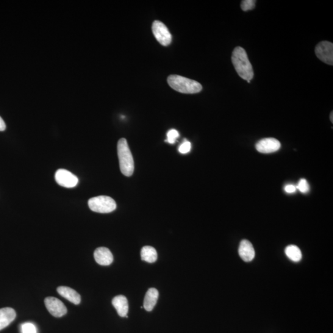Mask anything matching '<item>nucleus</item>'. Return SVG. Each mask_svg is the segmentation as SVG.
I'll use <instances>...</instances> for the list:
<instances>
[{
    "label": "nucleus",
    "mask_w": 333,
    "mask_h": 333,
    "mask_svg": "<svg viewBox=\"0 0 333 333\" xmlns=\"http://www.w3.org/2000/svg\"><path fill=\"white\" fill-rule=\"evenodd\" d=\"M44 304L49 312L54 317H61L68 312V309L63 302L54 297L46 298L44 299Z\"/></svg>",
    "instance_id": "6e6552de"
},
{
    "label": "nucleus",
    "mask_w": 333,
    "mask_h": 333,
    "mask_svg": "<svg viewBox=\"0 0 333 333\" xmlns=\"http://www.w3.org/2000/svg\"><path fill=\"white\" fill-rule=\"evenodd\" d=\"M141 258L146 262H155L157 259L156 250L152 246H144L141 251Z\"/></svg>",
    "instance_id": "dca6fc26"
},
{
    "label": "nucleus",
    "mask_w": 333,
    "mask_h": 333,
    "mask_svg": "<svg viewBox=\"0 0 333 333\" xmlns=\"http://www.w3.org/2000/svg\"><path fill=\"white\" fill-rule=\"evenodd\" d=\"M152 30L155 38L162 45L166 46L171 43V33L168 28L162 22L155 21L152 24Z\"/></svg>",
    "instance_id": "39448f33"
},
{
    "label": "nucleus",
    "mask_w": 333,
    "mask_h": 333,
    "mask_svg": "<svg viewBox=\"0 0 333 333\" xmlns=\"http://www.w3.org/2000/svg\"><path fill=\"white\" fill-rule=\"evenodd\" d=\"M6 128H7V126H6V124L5 123V122L4 120H3V119L0 117V131H4L5 130Z\"/></svg>",
    "instance_id": "b1692460"
},
{
    "label": "nucleus",
    "mask_w": 333,
    "mask_h": 333,
    "mask_svg": "<svg viewBox=\"0 0 333 333\" xmlns=\"http://www.w3.org/2000/svg\"><path fill=\"white\" fill-rule=\"evenodd\" d=\"M330 120L331 121V122L332 123L333 122V119H332V112L331 113V115H330Z\"/></svg>",
    "instance_id": "393cba45"
},
{
    "label": "nucleus",
    "mask_w": 333,
    "mask_h": 333,
    "mask_svg": "<svg viewBox=\"0 0 333 333\" xmlns=\"http://www.w3.org/2000/svg\"><path fill=\"white\" fill-rule=\"evenodd\" d=\"M255 1L254 0H244L241 2V8L244 11H248L254 9Z\"/></svg>",
    "instance_id": "412c9836"
},
{
    "label": "nucleus",
    "mask_w": 333,
    "mask_h": 333,
    "mask_svg": "<svg viewBox=\"0 0 333 333\" xmlns=\"http://www.w3.org/2000/svg\"><path fill=\"white\" fill-rule=\"evenodd\" d=\"M16 317V313L12 308L6 307L0 309V331L10 325Z\"/></svg>",
    "instance_id": "ddd939ff"
},
{
    "label": "nucleus",
    "mask_w": 333,
    "mask_h": 333,
    "mask_svg": "<svg viewBox=\"0 0 333 333\" xmlns=\"http://www.w3.org/2000/svg\"><path fill=\"white\" fill-rule=\"evenodd\" d=\"M88 204L93 212L101 213L112 212L117 207L115 200L107 196L94 197L89 199Z\"/></svg>",
    "instance_id": "20e7f679"
},
{
    "label": "nucleus",
    "mask_w": 333,
    "mask_h": 333,
    "mask_svg": "<svg viewBox=\"0 0 333 333\" xmlns=\"http://www.w3.org/2000/svg\"><path fill=\"white\" fill-rule=\"evenodd\" d=\"M297 190L296 186L293 185H288L285 186V191L288 193H295Z\"/></svg>",
    "instance_id": "5701e85b"
},
{
    "label": "nucleus",
    "mask_w": 333,
    "mask_h": 333,
    "mask_svg": "<svg viewBox=\"0 0 333 333\" xmlns=\"http://www.w3.org/2000/svg\"><path fill=\"white\" fill-rule=\"evenodd\" d=\"M22 333H37V328L32 323H25L21 325Z\"/></svg>",
    "instance_id": "6ab92c4d"
},
{
    "label": "nucleus",
    "mask_w": 333,
    "mask_h": 333,
    "mask_svg": "<svg viewBox=\"0 0 333 333\" xmlns=\"http://www.w3.org/2000/svg\"><path fill=\"white\" fill-rule=\"evenodd\" d=\"M55 180L58 185L67 188L76 187L79 183L77 176L65 169H59L56 172Z\"/></svg>",
    "instance_id": "0eeeda50"
},
{
    "label": "nucleus",
    "mask_w": 333,
    "mask_h": 333,
    "mask_svg": "<svg viewBox=\"0 0 333 333\" xmlns=\"http://www.w3.org/2000/svg\"><path fill=\"white\" fill-rule=\"evenodd\" d=\"M158 298H159V292L155 288H150L147 291L145 297H144L143 302V308L146 311L151 312L153 310L155 304H156Z\"/></svg>",
    "instance_id": "2eb2a0df"
},
{
    "label": "nucleus",
    "mask_w": 333,
    "mask_h": 333,
    "mask_svg": "<svg viewBox=\"0 0 333 333\" xmlns=\"http://www.w3.org/2000/svg\"><path fill=\"white\" fill-rule=\"evenodd\" d=\"M255 148L261 153L269 154L276 152L281 148V143L275 138L262 139L256 144Z\"/></svg>",
    "instance_id": "1a4fd4ad"
},
{
    "label": "nucleus",
    "mask_w": 333,
    "mask_h": 333,
    "mask_svg": "<svg viewBox=\"0 0 333 333\" xmlns=\"http://www.w3.org/2000/svg\"><path fill=\"white\" fill-rule=\"evenodd\" d=\"M191 149V144L190 141H185L180 146L179 151L180 153L185 154L188 153Z\"/></svg>",
    "instance_id": "4be33fe9"
},
{
    "label": "nucleus",
    "mask_w": 333,
    "mask_h": 333,
    "mask_svg": "<svg viewBox=\"0 0 333 333\" xmlns=\"http://www.w3.org/2000/svg\"><path fill=\"white\" fill-rule=\"evenodd\" d=\"M118 154L122 174L125 176H132L134 172V160L126 139L121 138L118 141Z\"/></svg>",
    "instance_id": "f03ea898"
},
{
    "label": "nucleus",
    "mask_w": 333,
    "mask_h": 333,
    "mask_svg": "<svg viewBox=\"0 0 333 333\" xmlns=\"http://www.w3.org/2000/svg\"><path fill=\"white\" fill-rule=\"evenodd\" d=\"M112 304L115 307L117 312L121 317L128 318V312H129V303L126 296L119 295L113 299Z\"/></svg>",
    "instance_id": "f8f14e48"
},
{
    "label": "nucleus",
    "mask_w": 333,
    "mask_h": 333,
    "mask_svg": "<svg viewBox=\"0 0 333 333\" xmlns=\"http://www.w3.org/2000/svg\"><path fill=\"white\" fill-rule=\"evenodd\" d=\"M296 188L298 189L302 193H307L310 190L309 183L305 179L300 180L298 186H296Z\"/></svg>",
    "instance_id": "aec40b11"
},
{
    "label": "nucleus",
    "mask_w": 333,
    "mask_h": 333,
    "mask_svg": "<svg viewBox=\"0 0 333 333\" xmlns=\"http://www.w3.org/2000/svg\"><path fill=\"white\" fill-rule=\"evenodd\" d=\"M232 60L239 76L250 83L253 79L254 71L245 50L242 47H236L233 51Z\"/></svg>",
    "instance_id": "f257e3e1"
},
{
    "label": "nucleus",
    "mask_w": 333,
    "mask_h": 333,
    "mask_svg": "<svg viewBox=\"0 0 333 333\" xmlns=\"http://www.w3.org/2000/svg\"><path fill=\"white\" fill-rule=\"evenodd\" d=\"M169 85L178 92L186 94L199 93L202 90L201 84L195 80L184 77L172 75L168 79Z\"/></svg>",
    "instance_id": "7ed1b4c3"
},
{
    "label": "nucleus",
    "mask_w": 333,
    "mask_h": 333,
    "mask_svg": "<svg viewBox=\"0 0 333 333\" xmlns=\"http://www.w3.org/2000/svg\"><path fill=\"white\" fill-rule=\"evenodd\" d=\"M94 257L98 264L103 266L110 265L114 260L110 250L104 247L97 248L94 252Z\"/></svg>",
    "instance_id": "9d476101"
},
{
    "label": "nucleus",
    "mask_w": 333,
    "mask_h": 333,
    "mask_svg": "<svg viewBox=\"0 0 333 333\" xmlns=\"http://www.w3.org/2000/svg\"><path fill=\"white\" fill-rule=\"evenodd\" d=\"M285 254L293 262H299L302 259V252L298 246L290 245L285 249Z\"/></svg>",
    "instance_id": "f3484780"
},
{
    "label": "nucleus",
    "mask_w": 333,
    "mask_h": 333,
    "mask_svg": "<svg viewBox=\"0 0 333 333\" xmlns=\"http://www.w3.org/2000/svg\"><path fill=\"white\" fill-rule=\"evenodd\" d=\"M58 293L63 298L75 305H78L81 302V297L76 291L68 287H60L57 289Z\"/></svg>",
    "instance_id": "4468645a"
},
{
    "label": "nucleus",
    "mask_w": 333,
    "mask_h": 333,
    "mask_svg": "<svg viewBox=\"0 0 333 333\" xmlns=\"http://www.w3.org/2000/svg\"><path fill=\"white\" fill-rule=\"evenodd\" d=\"M315 54L318 59L327 65H333V44L329 41H323L319 43L315 48Z\"/></svg>",
    "instance_id": "423d86ee"
},
{
    "label": "nucleus",
    "mask_w": 333,
    "mask_h": 333,
    "mask_svg": "<svg viewBox=\"0 0 333 333\" xmlns=\"http://www.w3.org/2000/svg\"><path fill=\"white\" fill-rule=\"evenodd\" d=\"M239 255L244 262H251L255 257V250L250 241L244 240L241 241L239 246Z\"/></svg>",
    "instance_id": "9b49d317"
},
{
    "label": "nucleus",
    "mask_w": 333,
    "mask_h": 333,
    "mask_svg": "<svg viewBox=\"0 0 333 333\" xmlns=\"http://www.w3.org/2000/svg\"><path fill=\"white\" fill-rule=\"evenodd\" d=\"M166 137H168L166 140V142L174 144L176 143L177 139L179 137V133L176 130L172 129L168 132Z\"/></svg>",
    "instance_id": "a211bd4d"
}]
</instances>
